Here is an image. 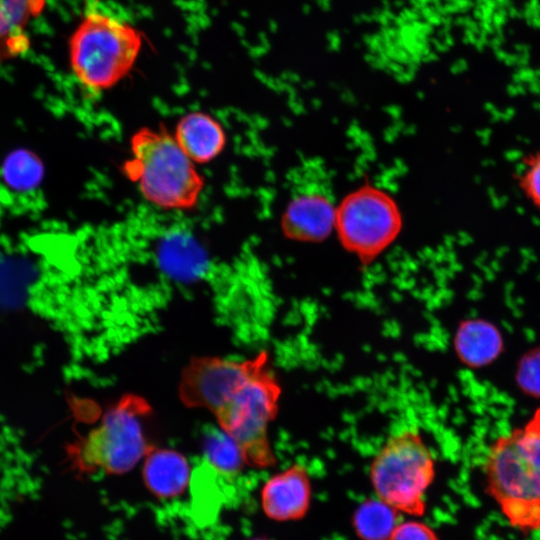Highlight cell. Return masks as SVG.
Here are the masks:
<instances>
[{
    "instance_id": "obj_4",
    "label": "cell",
    "mask_w": 540,
    "mask_h": 540,
    "mask_svg": "<svg viewBox=\"0 0 540 540\" xmlns=\"http://www.w3.org/2000/svg\"><path fill=\"white\" fill-rule=\"evenodd\" d=\"M142 44L141 32L131 23L108 12L91 10L69 39L72 73L86 91H107L131 71Z\"/></svg>"
},
{
    "instance_id": "obj_19",
    "label": "cell",
    "mask_w": 540,
    "mask_h": 540,
    "mask_svg": "<svg viewBox=\"0 0 540 540\" xmlns=\"http://www.w3.org/2000/svg\"><path fill=\"white\" fill-rule=\"evenodd\" d=\"M388 540H438V537L428 525L411 519L399 522Z\"/></svg>"
},
{
    "instance_id": "obj_10",
    "label": "cell",
    "mask_w": 540,
    "mask_h": 540,
    "mask_svg": "<svg viewBox=\"0 0 540 540\" xmlns=\"http://www.w3.org/2000/svg\"><path fill=\"white\" fill-rule=\"evenodd\" d=\"M173 136L196 165L215 160L227 144V135L222 124L203 111H191L179 118Z\"/></svg>"
},
{
    "instance_id": "obj_3",
    "label": "cell",
    "mask_w": 540,
    "mask_h": 540,
    "mask_svg": "<svg viewBox=\"0 0 540 540\" xmlns=\"http://www.w3.org/2000/svg\"><path fill=\"white\" fill-rule=\"evenodd\" d=\"M121 171L147 202L162 210L195 208L205 186L196 164L165 126L142 127L131 135Z\"/></svg>"
},
{
    "instance_id": "obj_20",
    "label": "cell",
    "mask_w": 540,
    "mask_h": 540,
    "mask_svg": "<svg viewBox=\"0 0 540 540\" xmlns=\"http://www.w3.org/2000/svg\"><path fill=\"white\" fill-rule=\"evenodd\" d=\"M251 540H268V539H266V538H253Z\"/></svg>"
},
{
    "instance_id": "obj_2",
    "label": "cell",
    "mask_w": 540,
    "mask_h": 540,
    "mask_svg": "<svg viewBox=\"0 0 540 540\" xmlns=\"http://www.w3.org/2000/svg\"><path fill=\"white\" fill-rule=\"evenodd\" d=\"M484 475L488 493L513 527L540 528V408L523 426L494 440Z\"/></svg>"
},
{
    "instance_id": "obj_8",
    "label": "cell",
    "mask_w": 540,
    "mask_h": 540,
    "mask_svg": "<svg viewBox=\"0 0 540 540\" xmlns=\"http://www.w3.org/2000/svg\"><path fill=\"white\" fill-rule=\"evenodd\" d=\"M292 196L281 217L285 237L299 242H320L334 230L336 206L325 179L300 171Z\"/></svg>"
},
{
    "instance_id": "obj_9",
    "label": "cell",
    "mask_w": 540,
    "mask_h": 540,
    "mask_svg": "<svg viewBox=\"0 0 540 540\" xmlns=\"http://www.w3.org/2000/svg\"><path fill=\"white\" fill-rule=\"evenodd\" d=\"M311 495L309 472L302 464L295 463L265 481L260 504L266 517L273 521H296L307 514Z\"/></svg>"
},
{
    "instance_id": "obj_14",
    "label": "cell",
    "mask_w": 540,
    "mask_h": 540,
    "mask_svg": "<svg viewBox=\"0 0 540 540\" xmlns=\"http://www.w3.org/2000/svg\"><path fill=\"white\" fill-rule=\"evenodd\" d=\"M398 514L378 497L366 499L353 514L354 531L361 540H388L400 522Z\"/></svg>"
},
{
    "instance_id": "obj_1",
    "label": "cell",
    "mask_w": 540,
    "mask_h": 540,
    "mask_svg": "<svg viewBox=\"0 0 540 540\" xmlns=\"http://www.w3.org/2000/svg\"><path fill=\"white\" fill-rule=\"evenodd\" d=\"M281 386L265 351L244 361L195 357L183 369L179 395L187 407L205 408L239 445L246 464H275L268 426L275 419Z\"/></svg>"
},
{
    "instance_id": "obj_12",
    "label": "cell",
    "mask_w": 540,
    "mask_h": 540,
    "mask_svg": "<svg viewBox=\"0 0 540 540\" xmlns=\"http://www.w3.org/2000/svg\"><path fill=\"white\" fill-rule=\"evenodd\" d=\"M46 3L47 0H0V64L29 51L27 26L42 14Z\"/></svg>"
},
{
    "instance_id": "obj_13",
    "label": "cell",
    "mask_w": 540,
    "mask_h": 540,
    "mask_svg": "<svg viewBox=\"0 0 540 540\" xmlns=\"http://www.w3.org/2000/svg\"><path fill=\"white\" fill-rule=\"evenodd\" d=\"M142 477L146 488L155 497L173 498L188 486L189 463L175 450L153 447L144 458Z\"/></svg>"
},
{
    "instance_id": "obj_7",
    "label": "cell",
    "mask_w": 540,
    "mask_h": 540,
    "mask_svg": "<svg viewBox=\"0 0 540 540\" xmlns=\"http://www.w3.org/2000/svg\"><path fill=\"white\" fill-rule=\"evenodd\" d=\"M401 211L385 191L363 185L348 193L336 206L334 230L342 247L369 264L399 236Z\"/></svg>"
},
{
    "instance_id": "obj_5",
    "label": "cell",
    "mask_w": 540,
    "mask_h": 540,
    "mask_svg": "<svg viewBox=\"0 0 540 540\" xmlns=\"http://www.w3.org/2000/svg\"><path fill=\"white\" fill-rule=\"evenodd\" d=\"M150 412L142 397L123 396L96 427L69 448L75 468L86 474L101 471L114 475L133 469L153 448L145 433Z\"/></svg>"
},
{
    "instance_id": "obj_18",
    "label": "cell",
    "mask_w": 540,
    "mask_h": 540,
    "mask_svg": "<svg viewBox=\"0 0 540 540\" xmlns=\"http://www.w3.org/2000/svg\"><path fill=\"white\" fill-rule=\"evenodd\" d=\"M518 185L535 207L540 209V150L529 154L518 174Z\"/></svg>"
},
{
    "instance_id": "obj_6",
    "label": "cell",
    "mask_w": 540,
    "mask_h": 540,
    "mask_svg": "<svg viewBox=\"0 0 540 540\" xmlns=\"http://www.w3.org/2000/svg\"><path fill=\"white\" fill-rule=\"evenodd\" d=\"M434 477L433 454L414 428H405L390 436L369 469L376 497L399 513L413 517L423 515L424 496Z\"/></svg>"
},
{
    "instance_id": "obj_17",
    "label": "cell",
    "mask_w": 540,
    "mask_h": 540,
    "mask_svg": "<svg viewBox=\"0 0 540 540\" xmlns=\"http://www.w3.org/2000/svg\"><path fill=\"white\" fill-rule=\"evenodd\" d=\"M515 378L523 393L540 398V347L529 350L521 357Z\"/></svg>"
},
{
    "instance_id": "obj_11",
    "label": "cell",
    "mask_w": 540,
    "mask_h": 540,
    "mask_svg": "<svg viewBox=\"0 0 540 540\" xmlns=\"http://www.w3.org/2000/svg\"><path fill=\"white\" fill-rule=\"evenodd\" d=\"M453 347L463 364L479 369L488 366L501 355L504 341L500 330L492 322L472 318L459 323Z\"/></svg>"
},
{
    "instance_id": "obj_15",
    "label": "cell",
    "mask_w": 540,
    "mask_h": 540,
    "mask_svg": "<svg viewBox=\"0 0 540 540\" xmlns=\"http://www.w3.org/2000/svg\"><path fill=\"white\" fill-rule=\"evenodd\" d=\"M204 454L209 464L224 475H236L247 465L239 445L222 429L206 435Z\"/></svg>"
},
{
    "instance_id": "obj_16",
    "label": "cell",
    "mask_w": 540,
    "mask_h": 540,
    "mask_svg": "<svg viewBox=\"0 0 540 540\" xmlns=\"http://www.w3.org/2000/svg\"><path fill=\"white\" fill-rule=\"evenodd\" d=\"M4 184L16 192L35 189L43 177V165L31 152L17 151L11 154L2 167Z\"/></svg>"
}]
</instances>
